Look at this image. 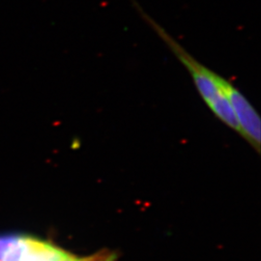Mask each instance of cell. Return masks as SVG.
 <instances>
[{
  "instance_id": "obj_1",
  "label": "cell",
  "mask_w": 261,
  "mask_h": 261,
  "mask_svg": "<svg viewBox=\"0 0 261 261\" xmlns=\"http://www.w3.org/2000/svg\"><path fill=\"white\" fill-rule=\"evenodd\" d=\"M220 86L232 107L241 135L258 153L260 151V118L250 102L231 83L220 76Z\"/></svg>"
},
{
  "instance_id": "obj_2",
  "label": "cell",
  "mask_w": 261,
  "mask_h": 261,
  "mask_svg": "<svg viewBox=\"0 0 261 261\" xmlns=\"http://www.w3.org/2000/svg\"><path fill=\"white\" fill-rule=\"evenodd\" d=\"M117 255L110 250H102L92 255L82 257V261H116Z\"/></svg>"
}]
</instances>
